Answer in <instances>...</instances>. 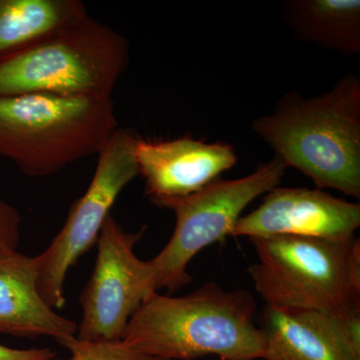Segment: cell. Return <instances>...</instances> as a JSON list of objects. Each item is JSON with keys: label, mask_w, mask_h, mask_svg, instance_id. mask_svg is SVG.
<instances>
[{"label": "cell", "mask_w": 360, "mask_h": 360, "mask_svg": "<svg viewBox=\"0 0 360 360\" xmlns=\"http://www.w3.org/2000/svg\"><path fill=\"white\" fill-rule=\"evenodd\" d=\"M255 315L248 291H226L214 283L179 297L155 292L132 315L122 340L165 360L264 359L266 340Z\"/></svg>", "instance_id": "6da1fadb"}, {"label": "cell", "mask_w": 360, "mask_h": 360, "mask_svg": "<svg viewBox=\"0 0 360 360\" xmlns=\"http://www.w3.org/2000/svg\"><path fill=\"white\" fill-rule=\"evenodd\" d=\"M253 131L286 168L316 188L360 198V79L348 73L333 89L305 98L290 92L269 115L252 122Z\"/></svg>", "instance_id": "7a4b0ae2"}, {"label": "cell", "mask_w": 360, "mask_h": 360, "mask_svg": "<svg viewBox=\"0 0 360 360\" xmlns=\"http://www.w3.org/2000/svg\"><path fill=\"white\" fill-rule=\"evenodd\" d=\"M120 129L112 96L0 97V156L45 177L98 155Z\"/></svg>", "instance_id": "3957f363"}, {"label": "cell", "mask_w": 360, "mask_h": 360, "mask_svg": "<svg viewBox=\"0 0 360 360\" xmlns=\"http://www.w3.org/2000/svg\"><path fill=\"white\" fill-rule=\"evenodd\" d=\"M257 262L248 269L265 307L360 314V239L296 236L251 238Z\"/></svg>", "instance_id": "277c9868"}, {"label": "cell", "mask_w": 360, "mask_h": 360, "mask_svg": "<svg viewBox=\"0 0 360 360\" xmlns=\"http://www.w3.org/2000/svg\"><path fill=\"white\" fill-rule=\"evenodd\" d=\"M129 63V40L89 14L0 63V97L112 96Z\"/></svg>", "instance_id": "5b68a950"}, {"label": "cell", "mask_w": 360, "mask_h": 360, "mask_svg": "<svg viewBox=\"0 0 360 360\" xmlns=\"http://www.w3.org/2000/svg\"><path fill=\"white\" fill-rule=\"evenodd\" d=\"M286 167L274 156L241 179H217L191 195L155 205L174 210L176 224L165 248L149 260L156 291L174 292L193 281L187 267L203 248L231 236L246 206L281 184Z\"/></svg>", "instance_id": "8992f818"}, {"label": "cell", "mask_w": 360, "mask_h": 360, "mask_svg": "<svg viewBox=\"0 0 360 360\" xmlns=\"http://www.w3.org/2000/svg\"><path fill=\"white\" fill-rule=\"evenodd\" d=\"M137 135L130 129L116 130L97 155L96 172L86 191L71 205L65 225L49 248L35 257L37 288L53 309L65 307L68 271L96 245L118 196L139 175L134 156Z\"/></svg>", "instance_id": "52a82bcc"}, {"label": "cell", "mask_w": 360, "mask_h": 360, "mask_svg": "<svg viewBox=\"0 0 360 360\" xmlns=\"http://www.w3.org/2000/svg\"><path fill=\"white\" fill-rule=\"evenodd\" d=\"M146 226L130 233L110 215L97 239L94 272L80 295L82 317L77 338L89 341L122 340L141 303L158 292L149 260L134 252Z\"/></svg>", "instance_id": "ba28073f"}, {"label": "cell", "mask_w": 360, "mask_h": 360, "mask_svg": "<svg viewBox=\"0 0 360 360\" xmlns=\"http://www.w3.org/2000/svg\"><path fill=\"white\" fill-rule=\"evenodd\" d=\"M360 226V205L336 198L321 189L276 187L262 205L240 217L231 238L274 236L347 240Z\"/></svg>", "instance_id": "9c48e42d"}, {"label": "cell", "mask_w": 360, "mask_h": 360, "mask_svg": "<svg viewBox=\"0 0 360 360\" xmlns=\"http://www.w3.org/2000/svg\"><path fill=\"white\" fill-rule=\"evenodd\" d=\"M134 156L146 182V195L153 205L200 191L238 160L231 144L207 143L191 135L174 139H149L137 135Z\"/></svg>", "instance_id": "30bf717a"}, {"label": "cell", "mask_w": 360, "mask_h": 360, "mask_svg": "<svg viewBox=\"0 0 360 360\" xmlns=\"http://www.w3.org/2000/svg\"><path fill=\"white\" fill-rule=\"evenodd\" d=\"M265 360H360V314L264 307Z\"/></svg>", "instance_id": "8fae6325"}, {"label": "cell", "mask_w": 360, "mask_h": 360, "mask_svg": "<svg viewBox=\"0 0 360 360\" xmlns=\"http://www.w3.org/2000/svg\"><path fill=\"white\" fill-rule=\"evenodd\" d=\"M35 257L18 250L0 255V333L18 338H53L77 333V324L44 302L37 288Z\"/></svg>", "instance_id": "7c38bea8"}, {"label": "cell", "mask_w": 360, "mask_h": 360, "mask_svg": "<svg viewBox=\"0 0 360 360\" xmlns=\"http://www.w3.org/2000/svg\"><path fill=\"white\" fill-rule=\"evenodd\" d=\"M283 13L298 41L347 56L360 53L359 0H288Z\"/></svg>", "instance_id": "4fadbf2b"}, {"label": "cell", "mask_w": 360, "mask_h": 360, "mask_svg": "<svg viewBox=\"0 0 360 360\" xmlns=\"http://www.w3.org/2000/svg\"><path fill=\"white\" fill-rule=\"evenodd\" d=\"M87 15L79 0H0V63Z\"/></svg>", "instance_id": "5bb4252c"}, {"label": "cell", "mask_w": 360, "mask_h": 360, "mask_svg": "<svg viewBox=\"0 0 360 360\" xmlns=\"http://www.w3.org/2000/svg\"><path fill=\"white\" fill-rule=\"evenodd\" d=\"M59 345L68 349L70 356L53 360H165L143 354L122 340L89 341L75 335L65 338Z\"/></svg>", "instance_id": "9a60e30c"}, {"label": "cell", "mask_w": 360, "mask_h": 360, "mask_svg": "<svg viewBox=\"0 0 360 360\" xmlns=\"http://www.w3.org/2000/svg\"><path fill=\"white\" fill-rule=\"evenodd\" d=\"M21 215L0 196V255L18 250L21 236Z\"/></svg>", "instance_id": "2e32d148"}, {"label": "cell", "mask_w": 360, "mask_h": 360, "mask_svg": "<svg viewBox=\"0 0 360 360\" xmlns=\"http://www.w3.org/2000/svg\"><path fill=\"white\" fill-rule=\"evenodd\" d=\"M56 354L51 347L26 349L6 347L0 343V360H53Z\"/></svg>", "instance_id": "e0dca14e"}]
</instances>
